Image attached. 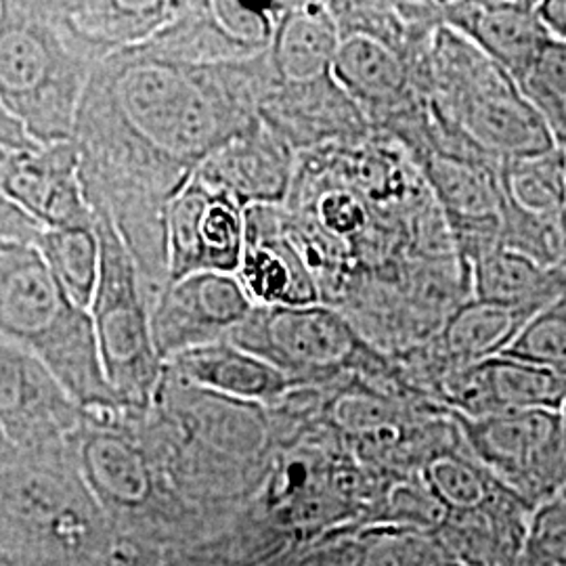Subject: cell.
I'll list each match as a JSON object with an SVG mask.
<instances>
[{
  "instance_id": "obj_1",
  "label": "cell",
  "mask_w": 566,
  "mask_h": 566,
  "mask_svg": "<svg viewBox=\"0 0 566 566\" xmlns=\"http://www.w3.org/2000/svg\"><path fill=\"white\" fill-rule=\"evenodd\" d=\"M269 55L227 65H185L143 49L93 72L74 142L120 168L126 210L112 217L126 240L164 233V210L221 145L261 120L275 86Z\"/></svg>"
},
{
  "instance_id": "obj_2",
  "label": "cell",
  "mask_w": 566,
  "mask_h": 566,
  "mask_svg": "<svg viewBox=\"0 0 566 566\" xmlns=\"http://www.w3.org/2000/svg\"><path fill=\"white\" fill-rule=\"evenodd\" d=\"M116 554L70 441L15 447L0 434V566H114Z\"/></svg>"
},
{
  "instance_id": "obj_3",
  "label": "cell",
  "mask_w": 566,
  "mask_h": 566,
  "mask_svg": "<svg viewBox=\"0 0 566 566\" xmlns=\"http://www.w3.org/2000/svg\"><path fill=\"white\" fill-rule=\"evenodd\" d=\"M137 418L139 411H82L67 437L82 479L116 535V556L160 558L208 542L214 528L168 483Z\"/></svg>"
},
{
  "instance_id": "obj_4",
  "label": "cell",
  "mask_w": 566,
  "mask_h": 566,
  "mask_svg": "<svg viewBox=\"0 0 566 566\" xmlns=\"http://www.w3.org/2000/svg\"><path fill=\"white\" fill-rule=\"evenodd\" d=\"M0 336L34 355L82 411H124L105 382L91 313L67 298L34 243L0 238Z\"/></svg>"
},
{
  "instance_id": "obj_5",
  "label": "cell",
  "mask_w": 566,
  "mask_h": 566,
  "mask_svg": "<svg viewBox=\"0 0 566 566\" xmlns=\"http://www.w3.org/2000/svg\"><path fill=\"white\" fill-rule=\"evenodd\" d=\"M95 70L49 2H0V102L41 147L74 142Z\"/></svg>"
},
{
  "instance_id": "obj_6",
  "label": "cell",
  "mask_w": 566,
  "mask_h": 566,
  "mask_svg": "<svg viewBox=\"0 0 566 566\" xmlns=\"http://www.w3.org/2000/svg\"><path fill=\"white\" fill-rule=\"evenodd\" d=\"M229 343L275 365L298 386L334 385L346 378L380 386L403 382L397 364L329 304L254 306Z\"/></svg>"
},
{
  "instance_id": "obj_7",
  "label": "cell",
  "mask_w": 566,
  "mask_h": 566,
  "mask_svg": "<svg viewBox=\"0 0 566 566\" xmlns=\"http://www.w3.org/2000/svg\"><path fill=\"white\" fill-rule=\"evenodd\" d=\"M102 242V271L91 319L105 382L124 411H147L163 385L164 367L151 340L149 301L142 273L112 217L93 206Z\"/></svg>"
},
{
  "instance_id": "obj_8",
  "label": "cell",
  "mask_w": 566,
  "mask_h": 566,
  "mask_svg": "<svg viewBox=\"0 0 566 566\" xmlns=\"http://www.w3.org/2000/svg\"><path fill=\"white\" fill-rule=\"evenodd\" d=\"M470 453L528 506L566 489V443L560 413L552 409L465 418L446 411Z\"/></svg>"
},
{
  "instance_id": "obj_9",
  "label": "cell",
  "mask_w": 566,
  "mask_h": 566,
  "mask_svg": "<svg viewBox=\"0 0 566 566\" xmlns=\"http://www.w3.org/2000/svg\"><path fill=\"white\" fill-rule=\"evenodd\" d=\"M243 240L245 208L193 172L164 210L166 283L193 273L235 275Z\"/></svg>"
},
{
  "instance_id": "obj_10",
  "label": "cell",
  "mask_w": 566,
  "mask_h": 566,
  "mask_svg": "<svg viewBox=\"0 0 566 566\" xmlns=\"http://www.w3.org/2000/svg\"><path fill=\"white\" fill-rule=\"evenodd\" d=\"M252 308L238 275L193 273L166 283L149 308L154 348L166 365L185 350L229 340Z\"/></svg>"
},
{
  "instance_id": "obj_11",
  "label": "cell",
  "mask_w": 566,
  "mask_h": 566,
  "mask_svg": "<svg viewBox=\"0 0 566 566\" xmlns=\"http://www.w3.org/2000/svg\"><path fill=\"white\" fill-rule=\"evenodd\" d=\"M504 200L502 245L537 263L556 266L566 256L560 219L566 200V154L552 149L542 156L500 164Z\"/></svg>"
},
{
  "instance_id": "obj_12",
  "label": "cell",
  "mask_w": 566,
  "mask_h": 566,
  "mask_svg": "<svg viewBox=\"0 0 566 566\" xmlns=\"http://www.w3.org/2000/svg\"><path fill=\"white\" fill-rule=\"evenodd\" d=\"M0 196L42 229L95 227L76 142L11 154L0 177Z\"/></svg>"
},
{
  "instance_id": "obj_13",
  "label": "cell",
  "mask_w": 566,
  "mask_h": 566,
  "mask_svg": "<svg viewBox=\"0 0 566 566\" xmlns=\"http://www.w3.org/2000/svg\"><path fill=\"white\" fill-rule=\"evenodd\" d=\"M82 409L46 367L0 336V434L15 447L53 446L78 424Z\"/></svg>"
},
{
  "instance_id": "obj_14",
  "label": "cell",
  "mask_w": 566,
  "mask_h": 566,
  "mask_svg": "<svg viewBox=\"0 0 566 566\" xmlns=\"http://www.w3.org/2000/svg\"><path fill=\"white\" fill-rule=\"evenodd\" d=\"M565 397L566 376L504 355L449 371L432 392L434 405L465 418L528 409L558 411Z\"/></svg>"
},
{
  "instance_id": "obj_15",
  "label": "cell",
  "mask_w": 566,
  "mask_h": 566,
  "mask_svg": "<svg viewBox=\"0 0 566 566\" xmlns=\"http://www.w3.org/2000/svg\"><path fill=\"white\" fill-rule=\"evenodd\" d=\"M235 275L254 306L324 303L313 269L287 231L283 206L245 208L242 263Z\"/></svg>"
},
{
  "instance_id": "obj_16",
  "label": "cell",
  "mask_w": 566,
  "mask_h": 566,
  "mask_svg": "<svg viewBox=\"0 0 566 566\" xmlns=\"http://www.w3.org/2000/svg\"><path fill=\"white\" fill-rule=\"evenodd\" d=\"M296 166V149L259 120L206 158L196 175L233 196L243 208L283 206Z\"/></svg>"
},
{
  "instance_id": "obj_17",
  "label": "cell",
  "mask_w": 566,
  "mask_h": 566,
  "mask_svg": "<svg viewBox=\"0 0 566 566\" xmlns=\"http://www.w3.org/2000/svg\"><path fill=\"white\" fill-rule=\"evenodd\" d=\"M332 81L364 112L369 126H382L420 97L409 57L369 34H344Z\"/></svg>"
},
{
  "instance_id": "obj_18",
  "label": "cell",
  "mask_w": 566,
  "mask_h": 566,
  "mask_svg": "<svg viewBox=\"0 0 566 566\" xmlns=\"http://www.w3.org/2000/svg\"><path fill=\"white\" fill-rule=\"evenodd\" d=\"M61 32L95 65L143 46L175 20L182 2L149 0H93L49 2Z\"/></svg>"
},
{
  "instance_id": "obj_19",
  "label": "cell",
  "mask_w": 566,
  "mask_h": 566,
  "mask_svg": "<svg viewBox=\"0 0 566 566\" xmlns=\"http://www.w3.org/2000/svg\"><path fill=\"white\" fill-rule=\"evenodd\" d=\"M261 120L296 151L301 147L357 143L369 126L364 112L332 78L303 86L277 82L264 97Z\"/></svg>"
},
{
  "instance_id": "obj_20",
  "label": "cell",
  "mask_w": 566,
  "mask_h": 566,
  "mask_svg": "<svg viewBox=\"0 0 566 566\" xmlns=\"http://www.w3.org/2000/svg\"><path fill=\"white\" fill-rule=\"evenodd\" d=\"M443 25L483 51L516 84L552 41L537 15V2L523 0L443 2Z\"/></svg>"
},
{
  "instance_id": "obj_21",
  "label": "cell",
  "mask_w": 566,
  "mask_h": 566,
  "mask_svg": "<svg viewBox=\"0 0 566 566\" xmlns=\"http://www.w3.org/2000/svg\"><path fill=\"white\" fill-rule=\"evenodd\" d=\"M166 369L187 385L263 407L280 403L294 388H298L275 365L229 340L185 350L170 359Z\"/></svg>"
},
{
  "instance_id": "obj_22",
  "label": "cell",
  "mask_w": 566,
  "mask_h": 566,
  "mask_svg": "<svg viewBox=\"0 0 566 566\" xmlns=\"http://www.w3.org/2000/svg\"><path fill=\"white\" fill-rule=\"evenodd\" d=\"M533 512L506 489L481 510L447 514L437 537L460 566H521Z\"/></svg>"
},
{
  "instance_id": "obj_23",
  "label": "cell",
  "mask_w": 566,
  "mask_h": 566,
  "mask_svg": "<svg viewBox=\"0 0 566 566\" xmlns=\"http://www.w3.org/2000/svg\"><path fill=\"white\" fill-rule=\"evenodd\" d=\"M273 566H460L434 533L365 526L338 533Z\"/></svg>"
},
{
  "instance_id": "obj_24",
  "label": "cell",
  "mask_w": 566,
  "mask_h": 566,
  "mask_svg": "<svg viewBox=\"0 0 566 566\" xmlns=\"http://www.w3.org/2000/svg\"><path fill=\"white\" fill-rule=\"evenodd\" d=\"M340 42L329 2H283L266 55L280 84L303 86L332 78Z\"/></svg>"
},
{
  "instance_id": "obj_25",
  "label": "cell",
  "mask_w": 566,
  "mask_h": 566,
  "mask_svg": "<svg viewBox=\"0 0 566 566\" xmlns=\"http://www.w3.org/2000/svg\"><path fill=\"white\" fill-rule=\"evenodd\" d=\"M468 277L472 298L533 315L565 292L556 266L537 263L506 245H497L468 264Z\"/></svg>"
},
{
  "instance_id": "obj_26",
  "label": "cell",
  "mask_w": 566,
  "mask_h": 566,
  "mask_svg": "<svg viewBox=\"0 0 566 566\" xmlns=\"http://www.w3.org/2000/svg\"><path fill=\"white\" fill-rule=\"evenodd\" d=\"M32 243L67 298L91 313L102 271V242L97 229H39Z\"/></svg>"
},
{
  "instance_id": "obj_27",
  "label": "cell",
  "mask_w": 566,
  "mask_h": 566,
  "mask_svg": "<svg viewBox=\"0 0 566 566\" xmlns=\"http://www.w3.org/2000/svg\"><path fill=\"white\" fill-rule=\"evenodd\" d=\"M420 474L447 514L481 510L507 489L470 453L464 441L432 455Z\"/></svg>"
},
{
  "instance_id": "obj_28",
  "label": "cell",
  "mask_w": 566,
  "mask_h": 566,
  "mask_svg": "<svg viewBox=\"0 0 566 566\" xmlns=\"http://www.w3.org/2000/svg\"><path fill=\"white\" fill-rule=\"evenodd\" d=\"M518 88L546 122L549 137L566 154V44L549 41Z\"/></svg>"
},
{
  "instance_id": "obj_29",
  "label": "cell",
  "mask_w": 566,
  "mask_h": 566,
  "mask_svg": "<svg viewBox=\"0 0 566 566\" xmlns=\"http://www.w3.org/2000/svg\"><path fill=\"white\" fill-rule=\"evenodd\" d=\"M504 357L566 376V290L526 322Z\"/></svg>"
},
{
  "instance_id": "obj_30",
  "label": "cell",
  "mask_w": 566,
  "mask_h": 566,
  "mask_svg": "<svg viewBox=\"0 0 566 566\" xmlns=\"http://www.w3.org/2000/svg\"><path fill=\"white\" fill-rule=\"evenodd\" d=\"M521 566H566V489L535 507Z\"/></svg>"
},
{
  "instance_id": "obj_31",
  "label": "cell",
  "mask_w": 566,
  "mask_h": 566,
  "mask_svg": "<svg viewBox=\"0 0 566 566\" xmlns=\"http://www.w3.org/2000/svg\"><path fill=\"white\" fill-rule=\"evenodd\" d=\"M41 145L28 135L23 124L15 116H11V112L4 107V103L0 102V151L32 154V151H41Z\"/></svg>"
},
{
  "instance_id": "obj_32",
  "label": "cell",
  "mask_w": 566,
  "mask_h": 566,
  "mask_svg": "<svg viewBox=\"0 0 566 566\" xmlns=\"http://www.w3.org/2000/svg\"><path fill=\"white\" fill-rule=\"evenodd\" d=\"M537 15L552 41L566 44V0L537 2Z\"/></svg>"
},
{
  "instance_id": "obj_33",
  "label": "cell",
  "mask_w": 566,
  "mask_h": 566,
  "mask_svg": "<svg viewBox=\"0 0 566 566\" xmlns=\"http://www.w3.org/2000/svg\"><path fill=\"white\" fill-rule=\"evenodd\" d=\"M558 413H560V422H563V432H565V443H566V397L565 401H563V407L558 409Z\"/></svg>"
},
{
  "instance_id": "obj_34",
  "label": "cell",
  "mask_w": 566,
  "mask_h": 566,
  "mask_svg": "<svg viewBox=\"0 0 566 566\" xmlns=\"http://www.w3.org/2000/svg\"><path fill=\"white\" fill-rule=\"evenodd\" d=\"M560 231H563V242H565L566 250V200L565 208H563V219H560Z\"/></svg>"
},
{
  "instance_id": "obj_35",
  "label": "cell",
  "mask_w": 566,
  "mask_h": 566,
  "mask_svg": "<svg viewBox=\"0 0 566 566\" xmlns=\"http://www.w3.org/2000/svg\"><path fill=\"white\" fill-rule=\"evenodd\" d=\"M9 156L11 154H7V151H0V177H2V170H4V164L9 160ZM0 200H2V196H0Z\"/></svg>"
}]
</instances>
